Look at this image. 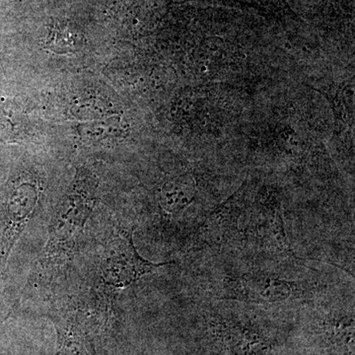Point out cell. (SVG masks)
Returning a JSON list of instances; mask_svg holds the SVG:
<instances>
[{"mask_svg": "<svg viewBox=\"0 0 355 355\" xmlns=\"http://www.w3.org/2000/svg\"><path fill=\"white\" fill-rule=\"evenodd\" d=\"M95 205L89 180L78 174L51 220L48 241L38 260L40 275H50L73 257Z\"/></svg>", "mask_w": 355, "mask_h": 355, "instance_id": "1", "label": "cell"}, {"mask_svg": "<svg viewBox=\"0 0 355 355\" xmlns=\"http://www.w3.org/2000/svg\"><path fill=\"white\" fill-rule=\"evenodd\" d=\"M132 233L133 229H121L100 250L96 284L102 297L108 301L144 275L173 263H155L140 256L133 242Z\"/></svg>", "mask_w": 355, "mask_h": 355, "instance_id": "2", "label": "cell"}, {"mask_svg": "<svg viewBox=\"0 0 355 355\" xmlns=\"http://www.w3.org/2000/svg\"><path fill=\"white\" fill-rule=\"evenodd\" d=\"M39 198L38 184L26 178H18L9 188L0 224V287L10 254L34 217Z\"/></svg>", "mask_w": 355, "mask_h": 355, "instance_id": "3", "label": "cell"}, {"mask_svg": "<svg viewBox=\"0 0 355 355\" xmlns=\"http://www.w3.org/2000/svg\"><path fill=\"white\" fill-rule=\"evenodd\" d=\"M293 292V282L266 273H247L227 284L228 298L248 302H282L291 297Z\"/></svg>", "mask_w": 355, "mask_h": 355, "instance_id": "4", "label": "cell"}, {"mask_svg": "<svg viewBox=\"0 0 355 355\" xmlns=\"http://www.w3.org/2000/svg\"><path fill=\"white\" fill-rule=\"evenodd\" d=\"M242 207L243 195L239 191L219 205L203 221L193 238V246L202 249L227 241L237 230Z\"/></svg>", "mask_w": 355, "mask_h": 355, "instance_id": "5", "label": "cell"}, {"mask_svg": "<svg viewBox=\"0 0 355 355\" xmlns=\"http://www.w3.org/2000/svg\"><path fill=\"white\" fill-rule=\"evenodd\" d=\"M51 319L58 336L55 355H97L87 319L76 314L55 315Z\"/></svg>", "mask_w": 355, "mask_h": 355, "instance_id": "6", "label": "cell"}, {"mask_svg": "<svg viewBox=\"0 0 355 355\" xmlns=\"http://www.w3.org/2000/svg\"><path fill=\"white\" fill-rule=\"evenodd\" d=\"M195 196L196 184L193 177L184 175L173 178L161 189V207L167 214H180L193 202Z\"/></svg>", "mask_w": 355, "mask_h": 355, "instance_id": "7", "label": "cell"}]
</instances>
